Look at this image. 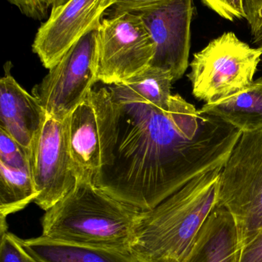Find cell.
Masks as SVG:
<instances>
[{
	"label": "cell",
	"instance_id": "e0dca14e",
	"mask_svg": "<svg viewBox=\"0 0 262 262\" xmlns=\"http://www.w3.org/2000/svg\"><path fill=\"white\" fill-rule=\"evenodd\" d=\"M173 83L170 72L149 66L144 72L118 85L125 92L158 108L166 109L172 96L171 91Z\"/></svg>",
	"mask_w": 262,
	"mask_h": 262
},
{
	"label": "cell",
	"instance_id": "8992f818",
	"mask_svg": "<svg viewBox=\"0 0 262 262\" xmlns=\"http://www.w3.org/2000/svg\"><path fill=\"white\" fill-rule=\"evenodd\" d=\"M261 48L251 47L233 32H225L194 55L188 75L192 95L214 104L247 89L261 61Z\"/></svg>",
	"mask_w": 262,
	"mask_h": 262
},
{
	"label": "cell",
	"instance_id": "cb8c5ba5",
	"mask_svg": "<svg viewBox=\"0 0 262 262\" xmlns=\"http://www.w3.org/2000/svg\"><path fill=\"white\" fill-rule=\"evenodd\" d=\"M238 262H262V229L248 246L241 249Z\"/></svg>",
	"mask_w": 262,
	"mask_h": 262
},
{
	"label": "cell",
	"instance_id": "d4e9b609",
	"mask_svg": "<svg viewBox=\"0 0 262 262\" xmlns=\"http://www.w3.org/2000/svg\"><path fill=\"white\" fill-rule=\"evenodd\" d=\"M69 1V0H54L53 5H52V7H56V6H61V5L64 4L66 2Z\"/></svg>",
	"mask_w": 262,
	"mask_h": 262
},
{
	"label": "cell",
	"instance_id": "5b68a950",
	"mask_svg": "<svg viewBox=\"0 0 262 262\" xmlns=\"http://www.w3.org/2000/svg\"><path fill=\"white\" fill-rule=\"evenodd\" d=\"M118 106L109 87L92 89L67 118L71 164L77 181L95 185L113 162Z\"/></svg>",
	"mask_w": 262,
	"mask_h": 262
},
{
	"label": "cell",
	"instance_id": "8fae6325",
	"mask_svg": "<svg viewBox=\"0 0 262 262\" xmlns=\"http://www.w3.org/2000/svg\"><path fill=\"white\" fill-rule=\"evenodd\" d=\"M112 0H69L51 9L35 35L32 51L50 69L80 38L97 30Z\"/></svg>",
	"mask_w": 262,
	"mask_h": 262
},
{
	"label": "cell",
	"instance_id": "d6986e66",
	"mask_svg": "<svg viewBox=\"0 0 262 262\" xmlns=\"http://www.w3.org/2000/svg\"><path fill=\"white\" fill-rule=\"evenodd\" d=\"M0 235V262H42L26 250L16 235L8 231Z\"/></svg>",
	"mask_w": 262,
	"mask_h": 262
},
{
	"label": "cell",
	"instance_id": "ba28073f",
	"mask_svg": "<svg viewBox=\"0 0 262 262\" xmlns=\"http://www.w3.org/2000/svg\"><path fill=\"white\" fill-rule=\"evenodd\" d=\"M97 32L100 82L109 86L121 84L152 64L155 44L137 14L104 16Z\"/></svg>",
	"mask_w": 262,
	"mask_h": 262
},
{
	"label": "cell",
	"instance_id": "5bb4252c",
	"mask_svg": "<svg viewBox=\"0 0 262 262\" xmlns=\"http://www.w3.org/2000/svg\"><path fill=\"white\" fill-rule=\"evenodd\" d=\"M22 243L42 262H138L130 252L55 241L42 235L22 239Z\"/></svg>",
	"mask_w": 262,
	"mask_h": 262
},
{
	"label": "cell",
	"instance_id": "277c9868",
	"mask_svg": "<svg viewBox=\"0 0 262 262\" xmlns=\"http://www.w3.org/2000/svg\"><path fill=\"white\" fill-rule=\"evenodd\" d=\"M218 201L233 217L244 249L262 229V128L241 134L221 169Z\"/></svg>",
	"mask_w": 262,
	"mask_h": 262
},
{
	"label": "cell",
	"instance_id": "ffe728a7",
	"mask_svg": "<svg viewBox=\"0 0 262 262\" xmlns=\"http://www.w3.org/2000/svg\"><path fill=\"white\" fill-rule=\"evenodd\" d=\"M209 9L225 19H246L243 0H201Z\"/></svg>",
	"mask_w": 262,
	"mask_h": 262
},
{
	"label": "cell",
	"instance_id": "4316f807",
	"mask_svg": "<svg viewBox=\"0 0 262 262\" xmlns=\"http://www.w3.org/2000/svg\"><path fill=\"white\" fill-rule=\"evenodd\" d=\"M261 61H262V58H261Z\"/></svg>",
	"mask_w": 262,
	"mask_h": 262
},
{
	"label": "cell",
	"instance_id": "2e32d148",
	"mask_svg": "<svg viewBox=\"0 0 262 262\" xmlns=\"http://www.w3.org/2000/svg\"><path fill=\"white\" fill-rule=\"evenodd\" d=\"M38 195L30 169H16L0 163V219L23 210Z\"/></svg>",
	"mask_w": 262,
	"mask_h": 262
},
{
	"label": "cell",
	"instance_id": "52a82bcc",
	"mask_svg": "<svg viewBox=\"0 0 262 262\" xmlns=\"http://www.w3.org/2000/svg\"><path fill=\"white\" fill-rule=\"evenodd\" d=\"M49 70L34 87L32 95L39 101L46 116L64 121L98 81L97 30L80 38Z\"/></svg>",
	"mask_w": 262,
	"mask_h": 262
},
{
	"label": "cell",
	"instance_id": "603a6c76",
	"mask_svg": "<svg viewBox=\"0 0 262 262\" xmlns=\"http://www.w3.org/2000/svg\"><path fill=\"white\" fill-rule=\"evenodd\" d=\"M168 0H112V6L104 16L118 15L124 12H134L143 10L165 3Z\"/></svg>",
	"mask_w": 262,
	"mask_h": 262
},
{
	"label": "cell",
	"instance_id": "9c48e42d",
	"mask_svg": "<svg viewBox=\"0 0 262 262\" xmlns=\"http://www.w3.org/2000/svg\"><path fill=\"white\" fill-rule=\"evenodd\" d=\"M29 166L38 192L34 203L47 211L77 183L71 164L67 119L46 116L30 149Z\"/></svg>",
	"mask_w": 262,
	"mask_h": 262
},
{
	"label": "cell",
	"instance_id": "30bf717a",
	"mask_svg": "<svg viewBox=\"0 0 262 262\" xmlns=\"http://www.w3.org/2000/svg\"><path fill=\"white\" fill-rule=\"evenodd\" d=\"M194 10L193 0H168L134 12L143 20L155 44L150 66L170 72L174 82L183 78L189 67Z\"/></svg>",
	"mask_w": 262,
	"mask_h": 262
},
{
	"label": "cell",
	"instance_id": "7c38bea8",
	"mask_svg": "<svg viewBox=\"0 0 262 262\" xmlns=\"http://www.w3.org/2000/svg\"><path fill=\"white\" fill-rule=\"evenodd\" d=\"M11 69L8 61L0 80V129L30 152L46 115L38 100L15 81Z\"/></svg>",
	"mask_w": 262,
	"mask_h": 262
},
{
	"label": "cell",
	"instance_id": "ac0fdd59",
	"mask_svg": "<svg viewBox=\"0 0 262 262\" xmlns=\"http://www.w3.org/2000/svg\"><path fill=\"white\" fill-rule=\"evenodd\" d=\"M0 163L16 169H30L29 152L0 129Z\"/></svg>",
	"mask_w": 262,
	"mask_h": 262
},
{
	"label": "cell",
	"instance_id": "484cf974",
	"mask_svg": "<svg viewBox=\"0 0 262 262\" xmlns=\"http://www.w3.org/2000/svg\"><path fill=\"white\" fill-rule=\"evenodd\" d=\"M254 45H255V46L258 48H261L262 49V38H260L259 40H258L256 42L254 43Z\"/></svg>",
	"mask_w": 262,
	"mask_h": 262
},
{
	"label": "cell",
	"instance_id": "6da1fadb",
	"mask_svg": "<svg viewBox=\"0 0 262 262\" xmlns=\"http://www.w3.org/2000/svg\"><path fill=\"white\" fill-rule=\"evenodd\" d=\"M118 106L113 162L95 186L142 211L152 210L195 177L223 167L243 131L179 95L160 109L109 86Z\"/></svg>",
	"mask_w": 262,
	"mask_h": 262
},
{
	"label": "cell",
	"instance_id": "3957f363",
	"mask_svg": "<svg viewBox=\"0 0 262 262\" xmlns=\"http://www.w3.org/2000/svg\"><path fill=\"white\" fill-rule=\"evenodd\" d=\"M45 212L41 220L45 238L130 252L143 211L113 198L92 183L77 181L69 193Z\"/></svg>",
	"mask_w": 262,
	"mask_h": 262
},
{
	"label": "cell",
	"instance_id": "7402d4cb",
	"mask_svg": "<svg viewBox=\"0 0 262 262\" xmlns=\"http://www.w3.org/2000/svg\"><path fill=\"white\" fill-rule=\"evenodd\" d=\"M11 4L19 9L23 15L34 19L41 20L49 15L54 0H9Z\"/></svg>",
	"mask_w": 262,
	"mask_h": 262
},
{
	"label": "cell",
	"instance_id": "44dd1931",
	"mask_svg": "<svg viewBox=\"0 0 262 262\" xmlns=\"http://www.w3.org/2000/svg\"><path fill=\"white\" fill-rule=\"evenodd\" d=\"M252 43L262 38V0H243Z\"/></svg>",
	"mask_w": 262,
	"mask_h": 262
},
{
	"label": "cell",
	"instance_id": "9a60e30c",
	"mask_svg": "<svg viewBox=\"0 0 262 262\" xmlns=\"http://www.w3.org/2000/svg\"><path fill=\"white\" fill-rule=\"evenodd\" d=\"M200 111L243 132L261 129L262 77L243 92L214 104H205Z\"/></svg>",
	"mask_w": 262,
	"mask_h": 262
},
{
	"label": "cell",
	"instance_id": "7a4b0ae2",
	"mask_svg": "<svg viewBox=\"0 0 262 262\" xmlns=\"http://www.w3.org/2000/svg\"><path fill=\"white\" fill-rule=\"evenodd\" d=\"M223 167L198 176L152 210L143 211L130 246L131 254L137 261L186 259L218 203V180Z\"/></svg>",
	"mask_w": 262,
	"mask_h": 262
},
{
	"label": "cell",
	"instance_id": "4fadbf2b",
	"mask_svg": "<svg viewBox=\"0 0 262 262\" xmlns=\"http://www.w3.org/2000/svg\"><path fill=\"white\" fill-rule=\"evenodd\" d=\"M241 252L233 217L218 203L183 262H238Z\"/></svg>",
	"mask_w": 262,
	"mask_h": 262
}]
</instances>
